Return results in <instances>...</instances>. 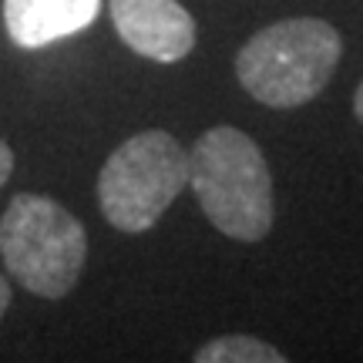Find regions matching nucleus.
Here are the masks:
<instances>
[{"label":"nucleus","mask_w":363,"mask_h":363,"mask_svg":"<svg viewBox=\"0 0 363 363\" xmlns=\"http://www.w3.org/2000/svg\"><path fill=\"white\" fill-rule=\"evenodd\" d=\"M189 189V158L169 131L131 135L108 155L98 175V206L118 233H148Z\"/></svg>","instance_id":"nucleus-4"},{"label":"nucleus","mask_w":363,"mask_h":363,"mask_svg":"<svg viewBox=\"0 0 363 363\" xmlns=\"http://www.w3.org/2000/svg\"><path fill=\"white\" fill-rule=\"evenodd\" d=\"M7 306H11V283H7V279L0 276V320H4Z\"/></svg>","instance_id":"nucleus-9"},{"label":"nucleus","mask_w":363,"mask_h":363,"mask_svg":"<svg viewBox=\"0 0 363 363\" xmlns=\"http://www.w3.org/2000/svg\"><path fill=\"white\" fill-rule=\"evenodd\" d=\"M286 357L272 343H262L256 337H219L208 340L202 350H195V363H283Z\"/></svg>","instance_id":"nucleus-7"},{"label":"nucleus","mask_w":363,"mask_h":363,"mask_svg":"<svg viewBox=\"0 0 363 363\" xmlns=\"http://www.w3.org/2000/svg\"><path fill=\"white\" fill-rule=\"evenodd\" d=\"M98 13L101 0H4L7 38L24 51L74 38L98 21Z\"/></svg>","instance_id":"nucleus-6"},{"label":"nucleus","mask_w":363,"mask_h":363,"mask_svg":"<svg viewBox=\"0 0 363 363\" xmlns=\"http://www.w3.org/2000/svg\"><path fill=\"white\" fill-rule=\"evenodd\" d=\"M353 111H357V118H360V125H363V81H360V88H357V94H353Z\"/></svg>","instance_id":"nucleus-10"},{"label":"nucleus","mask_w":363,"mask_h":363,"mask_svg":"<svg viewBox=\"0 0 363 363\" xmlns=\"http://www.w3.org/2000/svg\"><path fill=\"white\" fill-rule=\"evenodd\" d=\"M343 54L337 27L320 17H289L262 27L235 54L239 84L266 108H299L333 78Z\"/></svg>","instance_id":"nucleus-2"},{"label":"nucleus","mask_w":363,"mask_h":363,"mask_svg":"<svg viewBox=\"0 0 363 363\" xmlns=\"http://www.w3.org/2000/svg\"><path fill=\"white\" fill-rule=\"evenodd\" d=\"M11 172H13V148L4 142V138H0V189L7 185Z\"/></svg>","instance_id":"nucleus-8"},{"label":"nucleus","mask_w":363,"mask_h":363,"mask_svg":"<svg viewBox=\"0 0 363 363\" xmlns=\"http://www.w3.org/2000/svg\"><path fill=\"white\" fill-rule=\"evenodd\" d=\"M0 259L27 293L67 296L88 259V233L61 202L17 192L0 216Z\"/></svg>","instance_id":"nucleus-3"},{"label":"nucleus","mask_w":363,"mask_h":363,"mask_svg":"<svg viewBox=\"0 0 363 363\" xmlns=\"http://www.w3.org/2000/svg\"><path fill=\"white\" fill-rule=\"evenodd\" d=\"M118 38L135 54L175 65L195 48V17L179 0H108Z\"/></svg>","instance_id":"nucleus-5"},{"label":"nucleus","mask_w":363,"mask_h":363,"mask_svg":"<svg viewBox=\"0 0 363 363\" xmlns=\"http://www.w3.org/2000/svg\"><path fill=\"white\" fill-rule=\"evenodd\" d=\"M189 189L208 222L235 242H259L272 229V179L259 145L246 131L219 125L189 152Z\"/></svg>","instance_id":"nucleus-1"}]
</instances>
